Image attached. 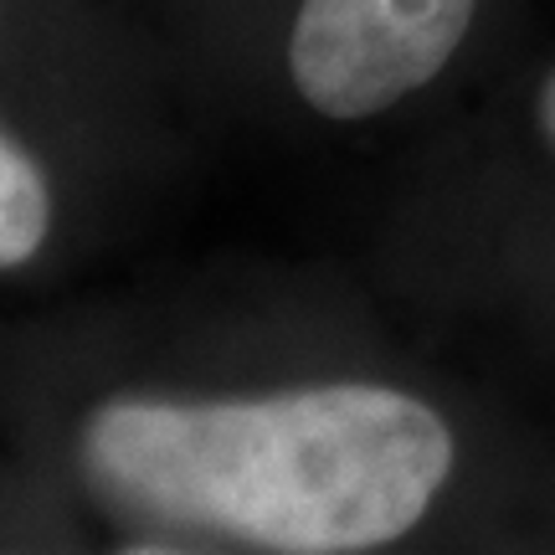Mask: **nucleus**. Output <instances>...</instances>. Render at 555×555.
I'll return each instance as SVG.
<instances>
[{
  "label": "nucleus",
  "instance_id": "f257e3e1",
  "mask_svg": "<svg viewBox=\"0 0 555 555\" xmlns=\"http://www.w3.org/2000/svg\"><path fill=\"white\" fill-rule=\"evenodd\" d=\"M453 433L427 401L324 380L242 401H103L82 457L150 515L258 551L350 555L401 540L453 474Z\"/></svg>",
  "mask_w": 555,
  "mask_h": 555
},
{
  "label": "nucleus",
  "instance_id": "f03ea898",
  "mask_svg": "<svg viewBox=\"0 0 555 555\" xmlns=\"http://www.w3.org/2000/svg\"><path fill=\"white\" fill-rule=\"evenodd\" d=\"M478 0H304L288 73L304 103L335 124L386 114L457 57Z\"/></svg>",
  "mask_w": 555,
  "mask_h": 555
},
{
  "label": "nucleus",
  "instance_id": "7ed1b4c3",
  "mask_svg": "<svg viewBox=\"0 0 555 555\" xmlns=\"http://www.w3.org/2000/svg\"><path fill=\"white\" fill-rule=\"evenodd\" d=\"M52 232V196L37 159L0 134V273L21 268Z\"/></svg>",
  "mask_w": 555,
  "mask_h": 555
},
{
  "label": "nucleus",
  "instance_id": "20e7f679",
  "mask_svg": "<svg viewBox=\"0 0 555 555\" xmlns=\"http://www.w3.org/2000/svg\"><path fill=\"white\" fill-rule=\"evenodd\" d=\"M535 124L540 134H545V144L555 150V73L545 82H540V99H535Z\"/></svg>",
  "mask_w": 555,
  "mask_h": 555
}]
</instances>
